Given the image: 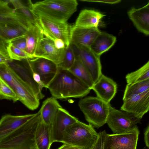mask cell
<instances>
[{
  "label": "cell",
  "mask_w": 149,
  "mask_h": 149,
  "mask_svg": "<svg viewBox=\"0 0 149 149\" xmlns=\"http://www.w3.org/2000/svg\"><path fill=\"white\" fill-rule=\"evenodd\" d=\"M39 17V25L43 34L54 42L56 40H62L65 48L70 45L72 26L67 22L55 21L43 17Z\"/></svg>",
  "instance_id": "obj_6"
},
{
  "label": "cell",
  "mask_w": 149,
  "mask_h": 149,
  "mask_svg": "<svg viewBox=\"0 0 149 149\" xmlns=\"http://www.w3.org/2000/svg\"><path fill=\"white\" fill-rule=\"evenodd\" d=\"M128 16L139 32L149 35V3L138 8L133 7L127 12Z\"/></svg>",
  "instance_id": "obj_20"
},
{
  "label": "cell",
  "mask_w": 149,
  "mask_h": 149,
  "mask_svg": "<svg viewBox=\"0 0 149 149\" xmlns=\"http://www.w3.org/2000/svg\"><path fill=\"white\" fill-rule=\"evenodd\" d=\"M36 113L14 116L6 114L0 120V142L33 118Z\"/></svg>",
  "instance_id": "obj_15"
},
{
  "label": "cell",
  "mask_w": 149,
  "mask_h": 149,
  "mask_svg": "<svg viewBox=\"0 0 149 149\" xmlns=\"http://www.w3.org/2000/svg\"><path fill=\"white\" fill-rule=\"evenodd\" d=\"M127 84H133L149 79V61L137 70L125 76Z\"/></svg>",
  "instance_id": "obj_29"
},
{
  "label": "cell",
  "mask_w": 149,
  "mask_h": 149,
  "mask_svg": "<svg viewBox=\"0 0 149 149\" xmlns=\"http://www.w3.org/2000/svg\"><path fill=\"white\" fill-rule=\"evenodd\" d=\"M54 42L56 47L58 49H61L65 48L64 42L60 39L55 40Z\"/></svg>",
  "instance_id": "obj_38"
},
{
  "label": "cell",
  "mask_w": 149,
  "mask_h": 149,
  "mask_svg": "<svg viewBox=\"0 0 149 149\" xmlns=\"http://www.w3.org/2000/svg\"><path fill=\"white\" fill-rule=\"evenodd\" d=\"M76 0H46L34 3L30 8L38 17L61 22H67L77 10Z\"/></svg>",
  "instance_id": "obj_3"
},
{
  "label": "cell",
  "mask_w": 149,
  "mask_h": 149,
  "mask_svg": "<svg viewBox=\"0 0 149 149\" xmlns=\"http://www.w3.org/2000/svg\"><path fill=\"white\" fill-rule=\"evenodd\" d=\"M92 89L95 92L97 97L110 103L117 93V85L112 79L102 74Z\"/></svg>",
  "instance_id": "obj_18"
},
{
  "label": "cell",
  "mask_w": 149,
  "mask_h": 149,
  "mask_svg": "<svg viewBox=\"0 0 149 149\" xmlns=\"http://www.w3.org/2000/svg\"><path fill=\"white\" fill-rule=\"evenodd\" d=\"M101 32L98 28H82L72 26L70 44L90 47Z\"/></svg>",
  "instance_id": "obj_19"
},
{
  "label": "cell",
  "mask_w": 149,
  "mask_h": 149,
  "mask_svg": "<svg viewBox=\"0 0 149 149\" xmlns=\"http://www.w3.org/2000/svg\"><path fill=\"white\" fill-rule=\"evenodd\" d=\"M68 70L91 90L94 82L89 72L78 58L76 57L74 63Z\"/></svg>",
  "instance_id": "obj_28"
},
{
  "label": "cell",
  "mask_w": 149,
  "mask_h": 149,
  "mask_svg": "<svg viewBox=\"0 0 149 149\" xmlns=\"http://www.w3.org/2000/svg\"><path fill=\"white\" fill-rule=\"evenodd\" d=\"M39 25H33L28 30L25 35L26 52L34 58V54L38 44L44 37Z\"/></svg>",
  "instance_id": "obj_24"
},
{
  "label": "cell",
  "mask_w": 149,
  "mask_h": 149,
  "mask_svg": "<svg viewBox=\"0 0 149 149\" xmlns=\"http://www.w3.org/2000/svg\"><path fill=\"white\" fill-rule=\"evenodd\" d=\"M8 2L13 6L14 8L22 15L32 24H39V17L32 11L30 7L31 0L27 1L26 5L19 0H8Z\"/></svg>",
  "instance_id": "obj_27"
},
{
  "label": "cell",
  "mask_w": 149,
  "mask_h": 149,
  "mask_svg": "<svg viewBox=\"0 0 149 149\" xmlns=\"http://www.w3.org/2000/svg\"><path fill=\"white\" fill-rule=\"evenodd\" d=\"M33 77L34 80L38 85L40 90L42 91V88L44 87V85L39 75L37 73L33 72Z\"/></svg>",
  "instance_id": "obj_36"
},
{
  "label": "cell",
  "mask_w": 149,
  "mask_h": 149,
  "mask_svg": "<svg viewBox=\"0 0 149 149\" xmlns=\"http://www.w3.org/2000/svg\"><path fill=\"white\" fill-rule=\"evenodd\" d=\"M116 41V37L107 33L101 32L94 40L90 48L100 56L111 48Z\"/></svg>",
  "instance_id": "obj_23"
},
{
  "label": "cell",
  "mask_w": 149,
  "mask_h": 149,
  "mask_svg": "<svg viewBox=\"0 0 149 149\" xmlns=\"http://www.w3.org/2000/svg\"><path fill=\"white\" fill-rule=\"evenodd\" d=\"M35 139L39 149H50L51 142L50 125L43 122L41 120L35 132Z\"/></svg>",
  "instance_id": "obj_26"
},
{
  "label": "cell",
  "mask_w": 149,
  "mask_h": 149,
  "mask_svg": "<svg viewBox=\"0 0 149 149\" xmlns=\"http://www.w3.org/2000/svg\"><path fill=\"white\" fill-rule=\"evenodd\" d=\"M7 49L9 57L12 60L21 61L34 58L26 52L16 48L9 43L7 47Z\"/></svg>",
  "instance_id": "obj_32"
},
{
  "label": "cell",
  "mask_w": 149,
  "mask_h": 149,
  "mask_svg": "<svg viewBox=\"0 0 149 149\" xmlns=\"http://www.w3.org/2000/svg\"><path fill=\"white\" fill-rule=\"evenodd\" d=\"M66 110L61 108L50 125L51 142H61L67 128L78 120Z\"/></svg>",
  "instance_id": "obj_12"
},
{
  "label": "cell",
  "mask_w": 149,
  "mask_h": 149,
  "mask_svg": "<svg viewBox=\"0 0 149 149\" xmlns=\"http://www.w3.org/2000/svg\"><path fill=\"white\" fill-rule=\"evenodd\" d=\"M0 99H7L14 102L19 100L13 89L0 77Z\"/></svg>",
  "instance_id": "obj_31"
},
{
  "label": "cell",
  "mask_w": 149,
  "mask_h": 149,
  "mask_svg": "<svg viewBox=\"0 0 149 149\" xmlns=\"http://www.w3.org/2000/svg\"><path fill=\"white\" fill-rule=\"evenodd\" d=\"M9 43L16 48L26 52V40L25 36L14 39L10 41Z\"/></svg>",
  "instance_id": "obj_34"
},
{
  "label": "cell",
  "mask_w": 149,
  "mask_h": 149,
  "mask_svg": "<svg viewBox=\"0 0 149 149\" xmlns=\"http://www.w3.org/2000/svg\"><path fill=\"white\" fill-rule=\"evenodd\" d=\"M25 63L22 65L13 62V60L7 63L9 66L30 88L34 95L39 100L42 99L45 95L40 90L38 85L35 81L33 77V72L26 60Z\"/></svg>",
  "instance_id": "obj_17"
},
{
  "label": "cell",
  "mask_w": 149,
  "mask_h": 149,
  "mask_svg": "<svg viewBox=\"0 0 149 149\" xmlns=\"http://www.w3.org/2000/svg\"><path fill=\"white\" fill-rule=\"evenodd\" d=\"M57 149H81L71 145L64 143Z\"/></svg>",
  "instance_id": "obj_39"
},
{
  "label": "cell",
  "mask_w": 149,
  "mask_h": 149,
  "mask_svg": "<svg viewBox=\"0 0 149 149\" xmlns=\"http://www.w3.org/2000/svg\"><path fill=\"white\" fill-rule=\"evenodd\" d=\"M149 90V79L133 84H127L123 100L141 94Z\"/></svg>",
  "instance_id": "obj_30"
},
{
  "label": "cell",
  "mask_w": 149,
  "mask_h": 149,
  "mask_svg": "<svg viewBox=\"0 0 149 149\" xmlns=\"http://www.w3.org/2000/svg\"><path fill=\"white\" fill-rule=\"evenodd\" d=\"M62 108L57 99L53 97L47 98L42 103L39 111L41 121L50 125L59 109Z\"/></svg>",
  "instance_id": "obj_22"
},
{
  "label": "cell",
  "mask_w": 149,
  "mask_h": 149,
  "mask_svg": "<svg viewBox=\"0 0 149 149\" xmlns=\"http://www.w3.org/2000/svg\"><path fill=\"white\" fill-rule=\"evenodd\" d=\"M7 46L0 44V56L5 58L9 61H13L10 59L8 55L7 49Z\"/></svg>",
  "instance_id": "obj_35"
},
{
  "label": "cell",
  "mask_w": 149,
  "mask_h": 149,
  "mask_svg": "<svg viewBox=\"0 0 149 149\" xmlns=\"http://www.w3.org/2000/svg\"><path fill=\"white\" fill-rule=\"evenodd\" d=\"M8 0H0V23L22 26L28 29L33 25L22 15L9 6Z\"/></svg>",
  "instance_id": "obj_16"
},
{
  "label": "cell",
  "mask_w": 149,
  "mask_h": 149,
  "mask_svg": "<svg viewBox=\"0 0 149 149\" xmlns=\"http://www.w3.org/2000/svg\"><path fill=\"white\" fill-rule=\"evenodd\" d=\"M98 136V133L91 125L78 120L67 128L61 143L71 145L81 149H91Z\"/></svg>",
  "instance_id": "obj_4"
},
{
  "label": "cell",
  "mask_w": 149,
  "mask_h": 149,
  "mask_svg": "<svg viewBox=\"0 0 149 149\" xmlns=\"http://www.w3.org/2000/svg\"><path fill=\"white\" fill-rule=\"evenodd\" d=\"M78 105L86 120L94 128H99L106 123L110 103L97 97L89 96L80 100Z\"/></svg>",
  "instance_id": "obj_5"
},
{
  "label": "cell",
  "mask_w": 149,
  "mask_h": 149,
  "mask_svg": "<svg viewBox=\"0 0 149 149\" xmlns=\"http://www.w3.org/2000/svg\"><path fill=\"white\" fill-rule=\"evenodd\" d=\"M65 49H57L53 40L45 37L37 46L34 56L47 59L58 65L63 61Z\"/></svg>",
  "instance_id": "obj_14"
},
{
  "label": "cell",
  "mask_w": 149,
  "mask_h": 149,
  "mask_svg": "<svg viewBox=\"0 0 149 149\" xmlns=\"http://www.w3.org/2000/svg\"><path fill=\"white\" fill-rule=\"evenodd\" d=\"M10 61L6 58L0 56V63H7L8 62Z\"/></svg>",
  "instance_id": "obj_41"
},
{
  "label": "cell",
  "mask_w": 149,
  "mask_h": 149,
  "mask_svg": "<svg viewBox=\"0 0 149 149\" xmlns=\"http://www.w3.org/2000/svg\"><path fill=\"white\" fill-rule=\"evenodd\" d=\"M140 123L141 119L111 106L106 123L114 134L123 133L131 130Z\"/></svg>",
  "instance_id": "obj_8"
},
{
  "label": "cell",
  "mask_w": 149,
  "mask_h": 149,
  "mask_svg": "<svg viewBox=\"0 0 149 149\" xmlns=\"http://www.w3.org/2000/svg\"><path fill=\"white\" fill-rule=\"evenodd\" d=\"M28 30L20 25L0 23V38L9 43L14 39L25 36Z\"/></svg>",
  "instance_id": "obj_25"
},
{
  "label": "cell",
  "mask_w": 149,
  "mask_h": 149,
  "mask_svg": "<svg viewBox=\"0 0 149 149\" xmlns=\"http://www.w3.org/2000/svg\"><path fill=\"white\" fill-rule=\"evenodd\" d=\"M76 60V57L73 49L70 44L65 49L62 62L59 65L58 67L69 70L72 66Z\"/></svg>",
  "instance_id": "obj_33"
},
{
  "label": "cell",
  "mask_w": 149,
  "mask_h": 149,
  "mask_svg": "<svg viewBox=\"0 0 149 149\" xmlns=\"http://www.w3.org/2000/svg\"><path fill=\"white\" fill-rule=\"evenodd\" d=\"M70 45L75 57L86 68L95 83L102 74L100 56L94 53L89 47Z\"/></svg>",
  "instance_id": "obj_10"
},
{
  "label": "cell",
  "mask_w": 149,
  "mask_h": 149,
  "mask_svg": "<svg viewBox=\"0 0 149 149\" xmlns=\"http://www.w3.org/2000/svg\"><path fill=\"white\" fill-rule=\"evenodd\" d=\"M5 81L13 89L19 100L31 110L36 109L40 105V100L34 95L29 86L12 69Z\"/></svg>",
  "instance_id": "obj_7"
},
{
  "label": "cell",
  "mask_w": 149,
  "mask_h": 149,
  "mask_svg": "<svg viewBox=\"0 0 149 149\" xmlns=\"http://www.w3.org/2000/svg\"><path fill=\"white\" fill-rule=\"evenodd\" d=\"M120 110L141 119L149 110V90L123 100Z\"/></svg>",
  "instance_id": "obj_13"
},
{
  "label": "cell",
  "mask_w": 149,
  "mask_h": 149,
  "mask_svg": "<svg viewBox=\"0 0 149 149\" xmlns=\"http://www.w3.org/2000/svg\"><path fill=\"white\" fill-rule=\"evenodd\" d=\"M41 120L39 111L33 118L0 142V149H39L35 132Z\"/></svg>",
  "instance_id": "obj_2"
},
{
  "label": "cell",
  "mask_w": 149,
  "mask_h": 149,
  "mask_svg": "<svg viewBox=\"0 0 149 149\" xmlns=\"http://www.w3.org/2000/svg\"><path fill=\"white\" fill-rule=\"evenodd\" d=\"M139 134L137 126L123 133L109 134L106 132L103 149H136Z\"/></svg>",
  "instance_id": "obj_9"
},
{
  "label": "cell",
  "mask_w": 149,
  "mask_h": 149,
  "mask_svg": "<svg viewBox=\"0 0 149 149\" xmlns=\"http://www.w3.org/2000/svg\"><path fill=\"white\" fill-rule=\"evenodd\" d=\"M26 60L33 72L39 75L44 88H47L57 73L58 65L50 60L41 57Z\"/></svg>",
  "instance_id": "obj_11"
},
{
  "label": "cell",
  "mask_w": 149,
  "mask_h": 149,
  "mask_svg": "<svg viewBox=\"0 0 149 149\" xmlns=\"http://www.w3.org/2000/svg\"><path fill=\"white\" fill-rule=\"evenodd\" d=\"M144 141L146 146L149 148V125L146 128L144 133Z\"/></svg>",
  "instance_id": "obj_37"
},
{
  "label": "cell",
  "mask_w": 149,
  "mask_h": 149,
  "mask_svg": "<svg viewBox=\"0 0 149 149\" xmlns=\"http://www.w3.org/2000/svg\"><path fill=\"white\" fill-rule=\"evenodd\" d=\"M143 149H149V148L146 146Z\"/></svg>",
  "instance_id": "obj_43"
},
{
  "label": "cell",
  "mask_w": 149,
  "mask_h": 149,
  "mask_svg": "<svg viewBox=\"0 0 149 149\" xmlns=\"http://www.w3.org/2000/svg\"><path fill=\"white\" fill-rule=\"evenodd\" d=\"M97 1L102 3H104L110 4H114L119 3L121 1L120 0H105V1Z\"/></svg>",
  "instance_id": "obj_40"
},
{
  "label": "cell",
  "mask_w": 149,
  "mask_h": 149,
  "mask_svg": "<svg viewBox=\"0 0 149 149\" xmlns=\"http://www.w3.org/2000/svg\"><path fill=\"white\" fill-rule=\"evenodd\" d=\"M47 88L52 97L59 99L83 97L91 90L68 70L59 67L55 76Z\"/></svg>",
  "instance_id": "obj_1"
},
{
  "label": "cell",
  "mask_w": 149,
  "mask_h": 149,
  "mask_svg": "<svg viewBox=\"0 0 149 149\" xmlns=\"http://www.w3.org/2000/svg\"><path fill=\"white\" fill-rule=\"evenodd\" d=\"M106 15L95 10L84 9L80 12L73 26L82 28H98L101 19Z\"/></svg>",
  "instance_id": "obj_21"
},
{
  "label": "cell",
  "mask_w": 149,
  "mask_h": 149,
  "mask_svg": "<svg viewBox=\"0 0 149 149\" xmlns=\"http://www.w3.org/2000/svg\"><path fill=\"white\" fill-rule=\"evenodd\" d=\"M0 44L8 45V43L0 38Z\"/></svg>",
  "instance_id": "obj_42"
}]
</instances>
